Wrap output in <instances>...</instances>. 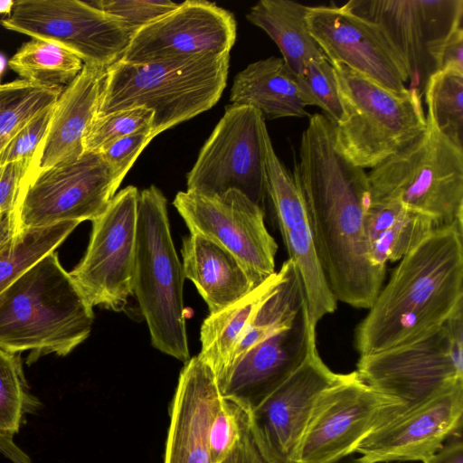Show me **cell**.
I'll return each instance as SVG.
<instances>
[{
	"mask_svg": "<svg viewBox=\"0 0 463 463\" xmlns=\"http://www.w3.org/2000/svg\"><path fill=\"white\" fill-rule=\"evenodd\" d=\"M423 463H463L462 432L450 436L442 447Z\"/></svg>",
	"mask_w": 463,
	"mask_h": 463,
	"instance_id": "7bdbcfd3",
	"label": "cell"
},
{
	"mask_svg": "<svg viewBox=\"0 0 463 463\" xmlns=\"http://www.w3.org/2000/svg\"><path fill=\"white\" fill-rule=\"evenodd\" d=\"M355 372L402 412L463 383V311L419 340L360 356Z\"/></svg>",
	"mask_w": 463,
	"mask_h": 463,
	"instance_id": "ba28073f",
	"label": "cell"
},
{
	"mask_svg": "<svg viewBox=\"0 0 463 463\" xmlns=\"http://www.w3.org/2000/svg\"><path fill=\"white\" fill-rule=\"evenodd\" d=\"M463 383L405 411L368 435L355 449L366 463L424 461L462 432Z\"/></svg>",
	"mask_w": 463,
	"mask_h": 463,
	"instance_id": "ffe728a7",
	"label": "cell"
},
{
	"mask_svg": "<svg viewBox=\"0 0 463 463\" xmlns=\"http://www.w3.org/2000/svg\"><path fill=\"white\" fill-rule=\"evenodd\" d=\"M8 65L21 80L47 87L67 86L83 68L74 53L38 39L24 43L9 59Z\"/></svg>",
	"mask_w": 463,
	"mask_h": 463,
	"instance_id": "f1b7e54d",
	"label": "cell"
},
{
	"mask_svg": "<svg viewBox=\"0 0 463 463\" xmlns=\"http://www.w3.org/2000/svg\"><path fill=\"white\" fill-rule=\"evenodd\" d=\"M151 140V130L139 131L116 139L99 151L118 186Z\"/></svg>",
	"mask_w": 463,
	"mask_h": 463,
	"instance_id": "ab89813d",
	"label": "cell"
},
{
	"mask_svg": "<svg viewBox=\"0 0 463 463\" xmlns=\"http://www.w3.org/2000/svg\"><path fill=\"white\" fill-rule=\"evenodd\" d=\"M265 118L253 107L225 106L186 175V190L204 194L238 190L265 211Z\"/></svg>",
	"mask_w": 463,
	"mask_h": 463,
	"instance_id": "7c38bea8",
	"label": "cell"
},
{
	"mask_svg": "<svg viewBox=\"0 0 463 463\" xmlns=\"http://www.w3.org/2000/svg\"><path fill=\"white\" fill-rule=\"evenodd\" d=\"M190 233L232 253L257 287L275 270L278 244L265 225V211L238 190L222 194L178 192L173 201Z\"/></svg>",
	"mask_w": 463,
	"mask_h": 463,
	"instance_id": "9a60e30c",
	"label": "cell"
},
{
	"mask_svg": "<svg viewBox=\"0 0 463 463\" xmlns=\"http://www.w3.org/2000/svg\"><path fill=\"white\" fill-rule=\"evenodd\" d=\"M305 88L325 116L336 124L342 118V106L333 65L326 56L307 61L299 76Z\"/></svg>",
	"mask_w": 463,
	"mask_h": 463,
	"instance_id": "d590c367",
	"label": "cell"
},
{
	"mask_svg": "<svg viewBox=\"0 0 463 463\" xmlns=\"http://www.w3.org/2000/svg\"><path fill=\"white\" fill-rule=\"evenodd\" d=\"M93 307L51 252L0 294V350L65 356L90 335ZM28 359V360H29Z\"/></svg>",
	"mask_w": 463,
	"mask_h": 463,
	"instance_id": "3957f363",
	"label": "cell"
},
{
	"mask_svg": "<svg viewBox=\"0 0 463 463\" xmlns=\"http://www.w3.org/2000/svg\"><path fill=\"white\" fill-rule=\"evenodd\" d=\"M0 74H1V73H0ZM0 86H1V84H0Z\"/></svg>",
	"mask_w": 463,
	"mask_h": 463,
	"instance_id": "816d5d0a",
	"label": "cell"
},
{
	"mask_svg": "<svg viewBox=\"0 0 463 463\" xmlns=\"http://www.w3.org/2000/svg\"><path fill=\"white\" fill-rule=\"evenodd\" d=\"M63 87H47L24 80L9 82L0 107V154L12 138L35 116L53 106Z\"/></svg>",
	"mask_w": 463,
	"mask_h": 463,
	"instance_id": "d6a6232c",
	"label": "cell"
},
{
	"mask_svg": "<svg viewBox=\"0 0 463 463\" xmlns=\"http://www.w3.org/2000/svg\"><path fill=\"white\" fill-rule=\"evenodd\" d=\"M139 191L128 185L94 221L81 260L70 271L92 307L119 312L133 293Z\"/></svg>",
	"mask_w": 463,
	"mask_h": 463,
	"instance_id": "5bb4252c",
	"label": "cell"
},
{
	"mask_svg": "<svg viewBox=\"0 0 463 463\" xmlns=\"http://www.w3.org/2000/svg\"><path fill=\"white\" fill-rule=\"evenodd\" d=\"M402 412L398 401L366 384L355 371L344 373L318 396L294 463H335Z\"/></svg>",
	"mask_w": 463,
	"mask_h": 463,
	"instance_id": "30bf717a",
	"label": "cell"
},
{
	"mask_svg": "<svg viewBox=\"0 0 463 463\" xmlns=\"http://www.w3.org/2000/svg\"><path fill=\"white\" fill-rule=\"evenodd\" d=\"M9 448V440L5 438L0 437V453H4Z\"/></svg>",
	"mask_w": 463,
	"mask_h": 463,
	"instance_id": "c3c4849f",
	"label": "cell"
},
{
	"mask_svg": "<svg viewBox=\"0 0 463 463\" xmlns=\"http://www.w3.org/2000/svg\"><path fill=\"white\" fill-rule=\"evenodd\" d=\"M284 276V268L222 311L209 315L200 330L198 356L213 371L220 391L229 374L232 356L256 309Z\"/></svg>",
	"mask_w": 463,
	"mask_h": 463,
	"instance_id": "484cf974",
	"label": "cell"
},
{
	"mask_svg": "<svg viewBox=\"0 0 463 463\" xmlns=\"http://www.w3.org/2000/svg\"><path fill=\"white\" fill-rule=\"evenodd\" d=\"M232 105L250 106L264 118H302L307 106H317L300 78L282 58L259 60L239 71L230 91Z\"/></svg>",
	"mask_w": 463,
	"mask_h": 463,
	"instance_id": "cb8c5ba5",
	"label": "cell"
},
{
	"mask_svg": "<svg viewBox=\"0 0 463 463\" xmlns=\"http://www.w3.org/2000/svg\"><path fill=\"white\" fill-rule=\"evenodd\" d=\"M306 23L331 64L345 65L395 93L408 90L406 66L375 24L345 5L308 6Z\"/></svg>",
	"mask_w": 463,
	"mask_h": 463,
	"instance_id": "2e32d148",
	"label": "cell"
},
{
	"mask_svg": "<svg viewBox=\"0 0 463 463\" xmlns=\"http://www.w3.org/2000/svg\"><path fill=\"white\" fill-rule=\"evenodd\" d=\"M222 463H270L256 441L246 411L242 419L240 438Z\"/></svg>",
	"mask_w": 463,
	"mask_h": 463,
	"instance_id": "b9f144b4",
	"label": "cell"
},
{
	"mask_svg": "<svg viewBox=\"0 0 463 463\" xmlns=\"http://www.w3.org/2000/svg\"><path fill=\"white\" fill-rule=\"evenodd\" d=\"M153 111L132 108L95 116L83 140L84 152H99L104 146L122 137L152 129Z\"/></svg>",
	"mask_w": 463,
	"mask_h": 463,
	"instance_id": "e575fe53",
	"label": "cell"
},
{
	"mask_svg": "<svg viewBox=\"0 0 463 463\" xmlns=\"http://www.w3.org/2000/svg\"><path fill=\"white\" fill-rule=\"evenodd\" d=\"M222 399L212 368L198 355L190 358L171 402L165 463H213L209 428Z\"/></svg>",
	"mask_w": 463,
	"mask_h": 463,
	"instance_id": "7402d4cb",
	"label": "cell"
},
{
	"mask_svg": "<svg viewBox=\"0 0 463 463\" xmlns=\"http://www.w3.org/2000/svg\"><path fill=\"white\" fill-rule=\"evenodd\" d=\"M282 266L284 276L256 309L233 354L231 369L249 348L289 326L307 305L303 284L293 262L288 259Z\"/></svg>",
	"mask_w": 463,
	"mask_h": 463,
	"instance_id": "83f0119b",
	"label": "cell"
},
{
	"mask_svg": "<svg viewBox=\"0 0 463 463\" xmlns=\"http://www.w3.org/2000/svg\"><path fill=\"white\" fill-rule=\"evenodd\" d=\"M13 237H14V236H13ZM13 237H12V238H13ZM12 238H11V239H12ZM11 239H10V240H11ZM10 240H8V241H4V242H0V250H2L5 245H6V243H7Z\"/></svg>",
	"mask_w": 463,
	"mask_h": 463,
	"instance_id": "f907efd6",
	"label": "cell"
},
{
	"mask_svg": "<svg viewBox=\"0 0 463 463\" xmlns=\"http://www.w3.org/2000/svg\"><path fill=\"white\" fill-rule=\"evenodd\" d=\"M105 70L83 65L60 94L38 152L36 172L76 161L84 154L83 140L97 115Z\"/></svg>",
	"mask_w": 463,
	"mask_h": 463,
	"instance_id": "603a6c76",
	"label": "cell"
},
{
	"mask_svg": "<svg viewBox=\"0 0 463 463\" xmlns=\"http://www.w3.org/2000/svg\"><path fill=\"white\" fill-rule=\"evenodd\" d=\"M349 463H366L364 461L362 457L352 459Z\"/></svg>",
	"mask_w": 463,
	"mask_h": 463,
	"instance_id": "681fc988",
	"label": "cell"
},
{
	"mask_svg": "<svg viewBox=\"0 0 463 463\" xmlns=\"http://www.w3.org/2000/svg\"><path fill=\"white\" fill-rule=\"evenodd\" d=\"M53 106L35 116L12 138L0 154V166L26 158L33 159L37 164L38 152L46 135Z\"/></svg>",
	"mask_w": 463,
	"mask_h": 463,
	"instance_id": "f35d334b",
	"label": "cell"
},
{
	"mask_svg": "<svg viewBox=\"0 0 463 463\" xmlns=\"http://www.w3.org/2000/svg\"><path fill=\"white\" fill-rule=\"evenodd\" d=\"M14 5V1L13 0L0 1V14L9 15L13 10Z\"/></svg>",
	"mask_w": 463,
	"mask_h": 463,
	"instance_id": "bcb514c9",
	"label": "cell"
},
{
	"mask_svg": "<svg viewBox=\"0 0 463 463\" xmlns=\"http://www.w3.org/2000/svg\"><path fill=\"white\" fill-rule=\"evenodd\" d=\"M356 326L360 356L419 340L463 311V225L437 227L404 256Z\"/></svg>",
	"mask_w": 463,
	"mask_h": 463,
	"instance_id": "7a4b0ae2",
	"label": "cell"
},
{
	"mask_svg": "<svg viewBox=\"0 0 463 463\" xmlns=\"http://www.w3.org/2000/svg\"><path fill=\"white\" fill-rule=\"evenodd\" d=\"M236 35L232 12L215 3L186 0L137 30L119 60L145 63L230 52Z\"/></svg>",
	"mask_w": 463,
	"mask_h": 463,
	"instance_id": "e0dca14e",
	"label": "cell"
},
{
	"mask_svg": "<svg viewBox=\"0 0 463 463\" xmlns=\"http://www.w3.org/2000/svg\"><path fill=\"white\" fill-rule=\"evenodd\" d=\"M183 271L207 304L210 315L233 305L254 288L239 260L216 242L190 233L181 249Z\"/></svg>",
	"mask_w": 463,
	"mask_h": 463,
	"instance_id": "d4e9b609",
	"label": "cell"
},
{
	"mask_svg": "<svg viewBox=\"0 0 463 463\" xmlns=\"http://www.w3.org/2000/svg\"><path fill=\"white\" fill-rule=\"evenodd\" d=\"M332 65L343 111L335 143L355 165L373 169L424 131L427 118L416 90L395 93L345 65Z\"/></svg>",
	"mask_w": 463,
	"mask_h": 463,
	"instance_id": "52a82bcc",
	"label": "cell"
},
{
	"mask_svg": "<svg viewBox=\"0 0 463 463\" xmlns=\"http://www.w3.org/2000/svg\"><path fill=\"white\" fill-rule=\"evenodd\" d=\"M8 89H9V82L1 84V86H0V107H1V104L5 99L7 91H8Z\"/></svg>",
	"mask_w": 463,
	"mask_h": 463,
	"instance_id": "7dc6e473",
	"label": "cell"
},
{
	"mask_svg": "<svg viewBox=\"0 0 463 463\" xmlns=\"http://www.w3.org/2000/svg\"><path fill=\"white\" fill-rule=\"evenodd\" d=\"M292 174L332 294L336 301L368 309L386 272L370 260L365 232L371 203L368 175L338 148L335 124L324 114L309 118Z\"/></svg>",
	"mask_w": 463,
	"mask_h": 463,
	"instance_id": "6da1fadb",
	"label": "cell"
},
{
	"mask_svg": "<svg viewBox=\"0 0 463 463\" xmlns=\"http://www.w3.org/2000/svg\"><path fill=\"white\" fill-rule=\"evenodd\" d=\"M41 405L30 392L20 354L0 350V437L14 438L25 416Z\"/></svg>",
	"mask_w": 463,
	"mask_h": 463,
	"instance_id": "1f68e13d",
	"label": "cell"
},
{
	"mask_svg": "<svg viewBox=\"0 0 463 463\" xmlns=\"http://www.w3.org/2000/svg\"><path fill=\"white\" fill-rule=\"evenodd\" d=\"M230 52L130 63L105 70L96 116L132 108L153 111L152 139L209 110L226 87Z\"/></svg>",
	"mask_w": 463,
	"mask_h": 463,
	"instance_id": "277c9868",
	"label": "cell"
},
{
	"mask_svg": "<svg viewBox=\"0 0 463 463\" xmlns=\"http://www.w3.org/2000/svg\"><path fill=\"white\" fill-rule=\"evenodd\" d=\"M15 234V213L0 212V242L10 240Z\"/></svg>",
	"mask_w": 463,
	"mask_h": 463,
	"instance_id": "f6af8a7d",
	"label": "cell"
},
{
	"mask_svg": "<svg viewBox=\"0 0 463 463\" xmlns=\"http://www.w3.org/2000/svg\"><path fill=\"white\" fill-rule=\"evenodd\" d=\"M426 118L421 134L367 173L371 203H400L439 227L463 225V148Z\"/></svg>",
	"mask_w": 463,
	"mask_h": 463,
	"instance_id": "8992f818",
	"label": "cell"
},
{
	"mask_svg": "<svg viewBox=\"0 0 463 463\" xmlns=\"http://www.w3.org/2000/svg\"><path fill=\"white\" fill-rule=\"evenodd\" d=\"M343 375L329 369L316 347L287 381L248 413L256 441L270 463H294L318 396Z\"/></svg>",
	"mask_w": 463,
	"mask_h": 463,
	"instance_id": "d6986e66",
	"label": "cell"
},
{
	"mask_svg": "<svg viewBox=\"0 0 463 463\" xmlns=\"http://www.w3.org/2000/svg\"><path fill=\"white\" fill-rule=\"evenodd\" d=\"M266 203L279 225L288 259L301 279L309 324L335 311L337 301L326 282L318 260L306 207L293 174L275 152L267 127L263 130Z\"/></svg>",
	"mask_w": 463,
	"mask_h": 463,
	"instance_id": "ac0fdd59",
	"label": "cell"
},
{
	"mask_svg": "<svg viewBox=\"0 0 463 463\" xmlns=\"http://www.w3.org/2000/svg\"><path fill=\"white\" fill-rule=\"evenodd\" d=\"M455 68L463 71V28H458L447 41L441 56V70ZM440 70V71H441Z\"/></svg>",
	"mask_w": 463,
	"mask_h": 463,
	"instance_id": "ee69618b",
	"label": "cell"
},
{
	"mask_svg": "<svg viewBox=\"0 0 463 463\" xmlns=\"http://www.w3.org/2000/svg\"><path fill=\"white\" fill-rule=\"evenodd\" d=\"M78 225L61 222L16 232L0 250V294L37 261L56 251Z\"/></svg>",
	"mask_w": 463,
	"mask_h": 463,
	"instance_id": "f546056e",
	"label": "cell"
},
{
	"mask_svg": "<svg viewBox=\"0 0 463 463\" xmlns=\"http://www.w3.org/2000/svg\"><path fill=\"white\" fill-rule=\"evenodd\" d=\"M99 152L38 171L28 181L15 210V233L61 222L94 221L118 189Z\"/></svg>",
	"mask_w": 463,
	"mask_h": 463,
	"instance_id": "4fadbf2b",
	"label": "cell"
},
{
	"mask_svg": "<svg viewBox=\"0 0 463 463\" xmlns=\"http://www.w3.org/2000/svg\"><path fill=\"white\" fill-rule=\"evenodd\" d=\"M245 411L222 397L209 428L213 463H222L234 449L241 434Z\"/></svg>",
	"mask_w": 463,
	"mask_h": 463,
	"instance_id": "8d00e7d4",
	"label": "cell"
},
{
	"mask_svg": "<svg viewBox=\"0 0 463 463\" xmlns=\"http://www.w3.org/2000/svg\"><path fill=\"white\" fill-rule=\"evenodd\" d=\"M437 227L428 215L406 208L370 245V260L377 267L401 260L420 245Z\"/></svg>",
	"mask_w": 463,
	"mask_h": 463,
	"instance_id": "836d02e7",
	"label": "cell"
},
{
	"mask_svg": "<svg viewBox=\"0 0 463 463\" xmlns=\"http://www.w3.org/2000/svg\"><path fill=\"white\" fill-rule=\"evenodd\" d=\"M0 24L57 44L78 56L83 65L100 70L122 57L135 33L89 1L80 0H17Z\"/></svg>",
	"mask_w": 463,
	"mask_h": 463,
	"instance_id": "9c48e42d",
	"label": "cell"
},
{
	"mask_svg": "<svg viewBox=\"0 0 463 463\" xmlns=\"http://www.w3.org/2000/svg\"><path fill=\"white\" fill-rule=\"evenodd\" d=\"M428 116L437 129L463 148V71L446 68L429 80L424 94Z\"/></svg>",
	"mask_w": 463,
	"mask_h": 463,
	"instance_id": "4dcf8cb0",
	"label": "cell"
},
{
	"mask_svg": "<svg viewBox=\"0 0 463 463\" xmlns=\"http://www.w3.org/2000/svg\"><path fill=\"white\" fill-rule=\"evenodd\" d=\"M345 5L375 24L403 61L409 89L422 97L430 78L441 70L450 35L462 27V0H351Z\"/></svg>",
	"mask_w": 463,
	"mask_h": 463,
	"instance_id": "8fae6325",
	"label": "cell"
},
{
	"mask_svg": "<svg viewBox=\"0 0 463 463\" xmlns=\"http://www.w3.org/2000/svg\"><path fill=\"white\" fill-rule=\"evenodd\" d=\"M36 169L35 160L30 158L0 166V212L15 213L22 191Z\"/></svg>",
	"mask_w": 463,
	"mask_h": 463,
	"instance_id": "60d3db41",
	"label": "cell"
},
{
	"mask_svg": "<svg viewBox=\"0 0 463 463\" xmlns=\"http://www.w3.org/2000/svg\"><path fill=\"white\" fill-rule=\"evenodd\" d=\"M184 279L171 235L166 198L151 185L138 195L133 293L153 346L185 364L191 357L183 296Z\"/></svg>",
	"mask_w": 463,
	"mask_h": 463,
	"instance_id": "5b68a950",
	"label": "cell"
},
{
	"mask_svg": "<svg viewBox=\"0 0 463 463\" xmlns=\"http://www.w3.org/2000/svg\"><path fill=\"white\" fill-rule=\"evenodd\" d=\"M307 8L290 0H260L246 14L250 24L273 40L285 63L298 77L309 60L325 56L308 31Z\"/></svg>",
	"mask_w": 463,
	"mask_h": 463,
	"instance_id": "4316f807",
	"label": "cell"
},
{
	"mask_svg": "<svg viewBox=\"0 0 463 463\" xmlns=\"http://www.w3.org/2000/svg\"><path fill=\"white\" fill-rule=\"evenodd\" d=\"M317 347L307 305L288 326L249 348L232 367L222 396L247 413L287 381Z\"/></svg>",
	"mask_w": 463,
	"mask_h": 463,
	"instance_id": "44dd1931",
	"label": "cell"
},
{
	"mask_svg": "<svg viewBox=\"0 0 463 463\" xmlns=\"http://www.w3.org/2000/svg\"><path fill=\"white\" fill-rule=\"evenodd\" d=\"M93 6L116 17L135 32L175 9L170 0H95Z\"/></svg>",
	"mask_w": 463,
	"mask_h": 463,
	"instance_id": "74e56055",
	"label": "cell"
}]
</instances>
